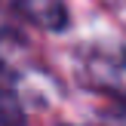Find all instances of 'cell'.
Instances as JSON below:
<instances>
[{
	"mask_svg": "<svg viewBox=\"0 0 126 126\" xmlns=\"http://www.w3.org/2000/svg\"><path fill=\"white\" fill-rule=\"evenodd\" d=\"M86 77L95 89H105V92L126 98V49L92 52L89 62H86Z\"/></svg>",
	"mask_w": 126,
	"mask_h": 126,
	"instance_id": "1",
	"label": "cell"
},
{
	"mask_svg": "<svg viewBox=\"0 0 126 126\" xmlns=\"http://www.w3.org/2000/svg\"><path fill=\"white\" fill-rule=\"evenodd\" d=\"M16 9L46 31H65L68 28V9L62 0H16Z\"/></svg>",
	"mask_w": 126,
	"mask_h": 126,
	"instance_id": "2",
	"label": "cell"
},
{
	"mask_svg": "<svg viewBox=\"0 0 126 126\" xmlns=\"http://www.w3.org/2000/svg\"><path fill=\"white\" fill-rule=\"evenodd\" d=\"M22 123L25 114L18 108V98H16V74L12 68H6L0 62V123Z\"/></svg>",
	"mask_w": 126,
	"mask_h": 126,
	"instance_id": "3",
	"label": "cell"
},
{
	"mask_svg": "<svg viewBox=\"0 0 126 126\" xmlns=\"http://www.w3.org/2000/svg\"><path fill=\"white\" fill-rule=\"evenodd\" d=\"M123 117H126V114H123Z\"/></svg>",
	"mask_w": 126,
	"mask_h": 126,
	"instance_id": "4",
	"label": "cell"
}]
</instances>
